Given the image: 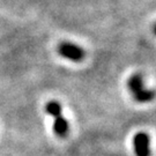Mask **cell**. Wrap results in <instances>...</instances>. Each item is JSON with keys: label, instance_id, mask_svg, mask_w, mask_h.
Listing matches in <instances>:
<instances>
[{"label": "cell", "instance_id": "cell-5", "mask_svg": "<svg viewBox=\"0 0 156 156\" xmlns=\"http://www.w3.org/2000/svg\"><path fill=\"white\" fill-rule=\"evenodd\" d=\"M153 30H154V33L156 34V23H155V26H154V29H153Z\"/></svg>", "mask_w": 156, "mask_h": 156}, {"label": "cell", "instance_id": "cell-3", "mask_svg": "<svg viewBox=\"0 0 156 156\" xmlns=\"http://www.w3.org/2000/svg\"><path fill=\"white\" fill-rule=\"evenodd\" d=\"M151 140L148 134L145 132H139L134 135L133 146L136 156H149L151 155Z\"/></svg>", "mask_w": 156, "mask_h": 156}, {"label": "cell", "instance_id": "cell-1", "mask_svg": "<svg viewBox=\"0 0 156 156\" xmlns=\"http://www.w3.org/2000/svg\"><path fill=\"white\" fill-rule=\"evenodd\" d=\"M127 86L133 98L139 103H147L155 98V90L146 88L141 74H133L128 79Z\"/></svg>", "mask_w": 156, "mask_h": 156}, {"label": "cell", "instance_id": "cell-4", "mask_svg": "<svg viewBox=\"0 0 156 156\" xmlns=\"http://www.w3.org/2000/svg\"><path fill=\"white\" fill-rule=\"evenodd\" d=\"M55 118V124H53V131L56 132L58 136H66L68 133V123L64 118L62 113L56 116Z\"/></svg>", "mask_w": 156, "mask_h": 156}, {"label": "cell", "instance_id": "cell-2", "mask_svg": "<svg viewBox=\"0 0 156 156\" xmlns=\"http://www.w3.org/2000/svg\"><path fill=\"white\" fill-rule=\"evenodd\" d=\"M58 53L65 59L75 62L83 60L86 57V52L81 46L69 43V42H62L58 45Z\"/></svg>", "mask_w": 156, "mask_h": 156}]
</instances>
